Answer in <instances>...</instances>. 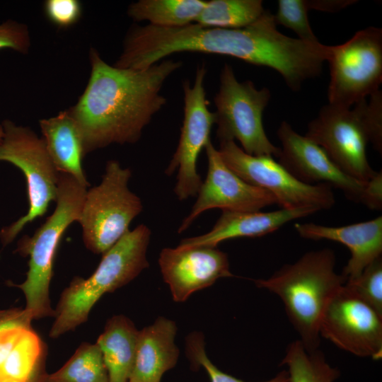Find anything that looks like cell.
<instances>
[{
	"label": "cell",
	"mask_w": 382,
	"mask_h": 382,
	"mask_svg": "<svg viewBox=\"0 0 382 382\" xmlns=\"http://www.w3.org/2000/svg\"><path fill=\"white\" fill-rule=\"evenodd\" d=\"M91 71L83 94L69 110L80 131L85 154L112 144H134L166 104V79L182 66L163 59L144 69L110 65L91 48Z\"/></svg>",
	"instance_id": "obj_1"
},
{
	"label": "cell",
	"mask_w": 382,
	"mask_h": 382,
	"mask_svg": "<svg viewBox=\"0 0 382 382\" xmlns=\"http://www.w3.org/2000/svg\"><path fill=\"white\" fill-rule=\"evenodd\" d=\"M335 252L328 248L304 253L267 279L254 280L259 288L277 295L287 317L308 350L318 349L322 315L331 299L345 284L335 270Z\"/></svg>",
	"instance_id": "obj_2"
},
{
	"label": "cell",
	"mask_w": 382,
	"mask_h": 382,
	"mask_svg": "<svg viewBox=\"0 0 382 382\" xmlns=\"http://www.w3.org/2000/svg\"><path fill=\"white\" fill-rule=\"evenodd\" d=\"M151 234L147 226H137L103 254L98 267L88 279L75 277L71 280L54 310L50 337L57 338L86 322L103 294L128 284L149 267L146 253Z\"/></svg>",
	"instance_id": "obj_3"
},
{
	"label": "cell",
	"mask_w": 382,
	"mask_h": 382,
	"mask_svg": "<svg viewBox=\"0 0 382 382\" xmlns=\"http://www.w3.org/2000/svg\"><path fill=\"white\" fill-rule=\"evenodd\" d=\"M87 187L70 174L59 172L55 210L33 236H23L18 251L29 256L26 279L17 286L25 297V315L30 319L54 316L49 296L57 247L68 226L79 220Z\"/></svg>",
	"instance_id": "obj_4"
},
{
	"label": "cell",
	"mask_w": 382,
	"mask_h": 382,
	"mask_svg": "<svg viewBox=\"0 0 382 382\" xmlns=\"http://www.w3.org/2000/svg\"><path fill=\"white\" fill-rule=\"evenodd\" d=\"M132 172L117 161L107 162L101 183L86 191L78 222L86 248L104 254L127 232L143 209L141 199L128 187Z\"/></svg>",
	"instance_id": "obj_5"
},
{
	"label": "cell",
	"mask_w": 382,
	"mask_h": 382,
	"mask_svg": "<svg viewBox=\"0 0 382 382\" xmlns=\"http://www.w3.org/2000/svg\"><path fill=\"white\" fill-rule=\"evenodd\" d=\"M214 96L216 138L219 143L237 140L253 156L278 158L280 149L267 137L262 114L271 97L267 88L257 89L251 81H238L231 65L225 64Z\"/></svg>",
	"instance_id": "obj_6"
},
{
	"label": "cell",
	"mask_w": 382,
	"mask_h": 382,
	"mask_svg": "<svg viewBox=\"0 0 382 382\" xmlns=\"http://www.w3.org/2000/svg\"><path fill=\"white\" fill-rule=\"evenodd\" d=\"M2 125L0 161L11 163L22 170L27 181L29 201L27 214L1 230V241L5 246L28 223L43 216L51 202H56L59 171L42 138L29 127L17 125L10 120H4Z\"/></svg>",
	"instance_id": "obj_7"
},
{
	"label": "cell",
	"mask_w": 382,
	"mask_h": 382,
	"mask_svg": "<svg viewBox=\"0 0 382 382\" xmlns=\"http://www.w3.org/2000/svg\"><path fill=\"white\" fill-rule=\"evenodd\" d=\"M328 103L351 106L378 92L382 83V30L369 27L330 46Z\"/></svg>",
	"instance_id": "obj_8"
},
{
	"label": "cell",
	"mask_w": 382,
	"mask_h": 382,
	"mask_svg": "<svg viewBox=\"0 0 382 382\" xmlns=\"http://www.w3.org/2000/svg\"><path fill=\"white\" fill-rule=\"evenodd\" d=\"M225 164L247 183L267 190L282 209H328L335 203L332 188L303 183L270 156L245 153L234 141L219 143Z\"/></svg>",
	"instance_id": "obj_9"
},
{
	"label": "cell",
	"mask_w": 382,
	"mask_h": 382,
	"mask_svg": "<svg viewBox=\"0 0 382 382\" xmlns=\"http://www.w3.org/2000/svg\"><path fill=\"white\" fill-rule=\"evenodd\" d=\"M366 99L345 108L323 106L308 125L305 134L348 175L369 182L377 173L370 166L366 147L370 136L365 117Z\"/></svg>",
	"instance_id": "obj_10"
},
{
	"label": "cell",
	"mask_w": 382,
	"mask_h": 382,
	"mask_svg": "<svg viewBox=\"0 0 382 382\" xmlns=\"http://www.w3.org/2000/svg\"><path fill=\"white\" fill-rule=\"evenodd\" d=\"M204 64L196 70L192 85L187 80L183 82L184 96L183 121L177 149L165 173L171 175L177 171L174 192L180 201L195 197L202 180L197 170V159L201 151L211 141L212 127L215 124L214 112L209 109L206 99Z\"/></svg>",
	"instance_id": "obj_11"
},
{
	"label": "cell",
	"mask_w": 382,
	"mask_h": 382,
	"mask_svg": "<svg viewBox=\"0 0 382 382\" xmlns=\"http://www.w3.org/2000/svg\"><path fill=\"white\" fill-rule=\"evenodd\" d=\"M320 336L360 357H382V314L345 284L328 303L320 319Z\"/></svg>",
	"instance_id": "obj_12"
},
{
	"label": "cell",
	"mask_w": 382,
	"mask_h": 382,
	"mask_svg": "<svg viewBox=\"0 0 382 382\" xmlns=\"http://www.w3.org/2000/svg\"><path fill=\"white\" fill-rule=\"evenodd\" d=\"M281 142V163L300 181L325 185L340 190L349 200L372 209L369 182L359 181L342 171L323 149L305 135L297 133L286 121L277 130Z\"/></svg>",
	"instance_id": "obj_13"
},
{
	"label": "cell",
	"mask_w": 382,
	"mask_h": 382,
	"mask_svg": "<svg viewBox=\"0 0 382 382\" xmlns=\"http://www.w3.org/2000/svg\"><path fill=\"white\" fill-rule=\"evenodd\" d=\"M207 173L197 198L178 229L182 233L204 212L220 209L229 212H257L277 204L274 196L236 175L223 161L218 149L209 141L206 145Z\"/></svg>",
	"instance_id": "obj_14"
},
{
	"label": "cell",
	"mask_w": 382,
	"mask_h": 382,
	"mask_svg": "<svg viewBox=\"0 0 382 382\" xmlns=\"http://www.w3.org/2000/svg\"><path fill=\"white\" fill-rule=\"evenodd\" d=\"M158 264L176 302L186 301L194 292L210 286L220 278L233 276L227 254L216 247L166 248L160 253Z\"/></svg>",
	"instance_id": "obj_15"
},
{
	"label": "cell",
	"mask_w": 382,
	"mask_h": 382,
	"mask_svg": "<svg viewBox=\"0 0 382 382\" xmlns=\"http://www.w3.org/2000/svg\"><path fill=\"white\" fill-rule=\"evenodd\" d=\"M23 310L0 319V380L42 382L46 347Z\"/></svg>",
	"instance_id": "obj_16"
},
{
	"label": "cell",
	"mask_w": 382,
	"mask_h": 382,
	"mask_svg": "<svg viewBox=\"0 0 382 382\" xmlns=\"http://www.w3.org/2000/svg\"><path fill=\"white\" fill-rule=\"evenodd\" d=\"M294 228L301 238L332 241L348 248L350 257L342 272L346 281L357 278L369 265L382 255L381 216L342 226L296 223Z\"/></svg>",
	"instance_id": "obj_17"
},
{
	"label": "cell",
	"mask_w": 382,
	"mask_h": 382,
	"mask_svg": "<svg viewBox=\"0 0 382 382\" xmlns=\"http://www.w3.org/2000/svg\"><path fill=\"white\" fill-rule=\"evenodd\" d=\"M317 212L311 208H280L267 212L222 211L209 232L183 239L179 245L216 247L220 243L229 239L260 237L278 230L291 221Z\"/></svg>",
	"instance_id": "obj_18"
},
{
	"label": "cell",
	"mask_w": 382,
	"mask_h": 382,
	"mask_svg": "<svg viewBox=\"0 0 382 382\" xmlns=\"http://www.w3.org/2000/svg\"><path fill=\"white\" fill-rule=\"evenodd\" d=\"M175 323L158 318L151 325L139 331L134 366L129 382H161L179 357L175 343Z\"/></svg>",
	"instance_id": "obj_19"
},
{
	"label": "cell",
	"mask_w": 382,
	"mask_h": 382,
	"mask_svg": "<svg viewBox=\"0 0 382 382\" xmlns=\"http://www.w3.org/2000/svg\"><path fill=\"white\" fill-rule=\"evenodd\" d=\"M39 123L47 150L57 170L70 174L82 185L89 186L82 166L86 154L81 135L69 110L42 119Z\"/></svg>",
	"instance_id": "obj_20"
},
{
	"label": "cell",
	"mask_w": 382,
	"mask_h": 382,
	"mask_svg": "<svg viewBox=\"0 0 382 382\" xmlns=\"http://www.w3.org/2000/svg\"><path fill=\"white\" fill-rule=\"evenodd\" d=\"M138 335L133 322L125 316H115L107 321L96 344L101 351L109 382H129Z\"/></svg>",
	"instance_id": "obj_21"
},
{
	"label": "cell",
	"mask_w": 382,
	"mask_h": 382,
	"mask_svg": "<svg viewBox=\"0 0 382 382\" xmlns=\"http://www.w3.org/2000/svg\"><path fill=\"white\" fill-rule=\"evenodd\" d=\"M204 0H139L129 5L134 21H146L161 28L182 27L196 21L206 5Z\"/></svg>",
	"instance_id": "obj_22"
},
{
	"label": "cell",
	"mask_w": 382,
	"mask_h": 382,
	"mask_svg": "<svg viewBox=\"0 0 382 382\" xmlns=\"http://www.w3.org/2000/svg\"><path fill=\"white\" fill-rule=\"evenodd\" d=\"M281 364L287 367L290 382H335L340 376L321 351L308 350L299 340L288 345Z\"/></svg>",
	"instance_id": "obj_23"
},
{
	"label": "cell",
	"mask_w": 382,
	"mask_h": 382,
	"mask_svg": "<svg viewBox=\"0 0 382 382\" xmlns=\"http://www.w3.org/2000/svg\"><path fill=\"white\" fill-rule=\"evenodd\" d=\"M261 0H211L195 23L204 27L237 29L257 20L265 12Z\"/></svg>",
	"instance_id": "obj_24"
},
{
	"label": "cell",
	"mask_w": 382,
	"mask_h": 382,
	"mask_svg": "<svg viewBox=\"0 0 382 382\" xmlns=\"http://www.w3.org/2000/svg\"><path fill=\"white\" fill-rule=\"evenodd\" d=\"M42 382H109L101 351L96 344L83 343L57 371Z\"/></svg>",
	"instance_id": "obj_25"
},
{
	"label": "cell",
	"mask_w": 382,
	"mask_h": 382,
	"mask_svg": "<svg viewBox=\"0 0 382 382\" xmlns=\"http://www.w3.org/2000/svg\"><path fill=\"white\" fill-rule=\"evenodd\" d=\"M186 354L192 369L203 367L210 382H245L219 369L207 357L202 333L193 332L186 339ZM261 382H290L286 370H282L273 378Z\"/></svg>",
	"instance_id": "obj_26"
},
{
	"label": "cell",
	"mask_w": 382,
	"mask_h": 382,
	"mask_svg": "<svg viewBox=\"0 0 382 382\" xmlns=\"http://www.w3.org/2000/svg\"><path fill=\"white\" fill-rule=\"evenodd\" d=\"M309 11L305 0H279L277 13L274 15L276 24L292 30L299 39L310 43H320L313 32L308 18Z\"/></svg>",
	"instance_id": "obj_27"
},
{
	"label": "cell",
	"mask_w": 382,
	"mask_h": 382,
	"mask_svg": "<svg viewBox=\"0 0 382 382\" xmlns=\"http://www.w3.org/2000/svg\"><path fill=\"white\" fill-rule=\"evenodd\" d=\"M345 286L382 314V256L369 265Z\"/></svg>",
	"instance_id": "obj_28"
},
{
	"label": "cell",
	"mask_w": 382,
	"mask_h": 382,
	"mask_svg": "<svg viewBox=\"0 0 382 382\" xmlns=\"http://www.w3.org/2000/svg\"><path fill=\"white\" fill-rule=\"evenodd\" d=\"M47 18L59 28L75 24L81 16V4L77 0H47L45 3Z\"/></svg>",
	"instance_id": "obj_29"
},
{
	"label": "cell",
	"mask_w": 382,
	"mask_h": 382,
	"mask_svg": "<svg viewBox=\"0 0 382 382\" xmlns=\"http://www.w3.org/2000/svg\"><path fill=\"white\" fill-rule=\"evenodd\" d=\"M30 47V38L27 26L8 19L0 24V50L11 49L26 54Z\"/></svg>",
	"instance_id": "obj_30"
},
{
	"label": "cell",
	"mask_w": 382,
	"mask_h": 382,
	"mask_svg": "<svg viewBox=\"0 0 382 382\" xmlns=\"http://www.w3.org/2000/svg\"><path fill=\"white\" fill-rule=\"evenodd\" d=\"M366 102V117L370 135V143L381 154L382 152V93L378 91Z\"/></svg>",
	"instance_id": "obj_31"
},
{
	"label": "cell",
	"mask_w": 382,
	"mask_h": 382,
	"mask_svg": "<svg viewBox=\"0 0 382 382\" xmlns=\"http://www.w3.org/2000/svg\"><path fill=\"white\" fill-rule=\"evenodd\" d=\"M309 10L315 9L323 11L335 12L340 11L350 5L355 1H330V0H315L307 1Z\"/></svg>",
	"instance_id": "obj_32"
},
{
	"label": "cell",
	"mask_w": 382,
	"mask_h": 382,
	"mask_svg": "<svg viewBox=\"0 0 382 382\" xmlns=\"http://www.w3.org/2000/svg\"><path fill=\"white\" fill-rule=\"evenodd\" d=\"M16 308L9 309V310H0V318L6 317L12 314Z\"/></svg>",
	"instance_id": "obj_33"
},
{
	"label": "cell",
	"mask_w": 382,
	"mask_h": 382,
	"mask_svg": "<svg viewBox=\"0 0 382 382\" xmlns=\"http://www.w3.org/2000/svg\"><path fill=\"white\" fill-rule=\"evenodd\" d=\"M3 135H4V128H3L2 122H0V141L2 139Z\"/></svg>",
	"instance_id": "obj_34"
},
{
	"label": "cell",
	"mask_w": 382,
	"mask_h": 382,
	"mask_svg": "<svg viewBox=\"0 0 382 382\" xmlns=\"http://www.w3.org/2000/svg\"><path fill=\"white\" fill-rule=\"evenodd\" d=\"M0 382H8V381H0Z\"/></svg>",
	"instance_id": "obj_35"
}]
</instances>
